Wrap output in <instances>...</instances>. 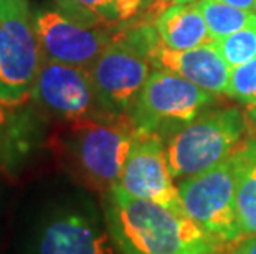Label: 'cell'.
<instances>
[{"mask_svg": "<svg viewBox=\"0 0 256 254\" xmlns=\"http://www.w3.org/2000/svg\"><path fill=\"white\" fill-rule=\"evenodd\" d=\"M106 226L121 254H215L216 248L185 213L112 187L102 197Z\"/></svg>", "mask_w": 256, "mask_h": 254, "instance_id": "obj_1", "label": "cell"}, {"mask_svg": "<svg viewBox=\"0 0 256 254\" xmlns=\"http://www.w3.org/2000/svg\"><path fill=\"white\" fill-rule=\"evenodd\" d=\"M136 134L129 116L100 114L70 122L60 147L84 187L106 193L121 178Z\"/></svg>", "mask_w": 256, "mask_h": 254, "instance_id": "obj_2", "label": "cell"}, {"mask_svg": "<svg viewBox=\"0 0 256 254\" xmlns=\"http://www.w3.org/2000/svg\"><path fill=\"white\" fill-rule=\"evenodd\" d=\"M159 41L156 26L140 25L114 36L90 68L104 112L129 116L150 76V50Z\"/></svg>", "mask_w": 256, "mask_h": 254, "instance_id": "obj_3", "label": "cell"}, {"mask_svg": "<svg viewBox=\"0 0 256 254\" xmlns=\"http://www.w3.org/2000/svg\"><path fill=\"white\" fill-rule=\"evenodd\" d=\"M248 117L238 107L206 109L166 140L176 180L202 174L232 157L243 144Z\"/></svg>", "mask_w": 256, "mask_h": 254, "instance_id": "obj_4", "label": "cell"}, {"mask_svg": "<svg viewBox=\"0 0 256 254\" xmlns=\"http://www.w3.org/2000/svg\"><path fill=\"white\" fill-rule=\"evenodd\" d=\"M185 215L214 243L216 250H233L243 240L236 213V180L233 159L178 182Z\"/></svg>", "mask_w": 256, "mask_h": 254, "instance_id": "obj_5", "label": "cell"}, {"mask_svg": "<svg viewBox=\"0 0 256 254\" xmlns=\"http://www.w3.org/2000/svg\"><path fill=\"white\" fill-rule=\"evenodd\" d=\"M43 56L26 0H0V104L32 96Z\"/></svg>", "mask_w": 256, "mask_h": 254, "instance_id": "obj_6", "label": "cell"}, {"mask_svg": "<svg viewBox=\"0 0 256 254\" xmlns=\"http://www.w3.org/2000/svg\"><path fill=\"white\" fill-rule=\"evenodd\" d=\"M215 94L166 69H154L129 112L138 132L168 139L215 104Z\"/></svg>", "mask_w": 256, "mask_h": 254, "instance_id": "obj_7", "label": "cell"}, {"mask_svg": "<svg viewBox=\"0 0 256 254\" xmlns=\"http://www.w3.org/2000/svg\"><path fill=\"white\" fill-rule=\"evenodd\" d=\"M34 20L42 56L48 61L91 68L112 40L102 26L81 23L60 7H43Z\"/></svg>", "mask_w": 256, "mask_h": 254, "instance_id": "obj_8", "label": "cell"}, {"mask_svg": "<svg viewBox=\"0 0 256 254\" xmlns=\"http://www.w3.org/2000/svg\"><path fill=\"white\" fill-rule=\"evenodd\" d=\"M32 98L50 114L66 122L110 114L100 104L90 68L43 59Z\"/></svg>", "mask_w": 256, "mask_h": 254, "instance_id": "obj_9", "label": "cell"}, {"mask_svg": "<svg viewBox=\"0 0 256 254\" xmlns=\"http://www.w3.org/2000/svg\"><path fill=\"white\" fill-rule=\"evenodd\" d=\"M129 195L185 213L178 187L168 167L166 142L159 134L138 132L118 182Z\"/></svg>", "mask_w": 256, "mask_h": 254, "instance_id": "obj_10", "label": "cell"}, {"mask_svg": "<svg viewBox=\"0 0 256 254\" xmlns=\"http://www.w3.org/2000/svg\"><path fill=\"white\" fill-rule=\"evenodd\" d=\"M110 230L91 215L56 213L48 218L35 238V254H116Z\"/></svg>", "mask_w": 256, "mask_h": 254, "instance_id": "obj_11", "label": "cell"}, {"mask_svg": "<svg viewBox=\"0 0 256 254\" xmlns=\"http://www.w3.org/2000/svg\"><path fill=\"white\" fill-rule=\"evenodd\" d=\"M150 61L156 69L176 73L212 94H226L232 68L216 50L215 43L177 51L159 40L150 50Z\"/></svg>", "mask_w": 256, "mask_h": 254, "instance_id": "obj_12", "label": "cell"}, {"mask_svg": "<svg viewBox=\"0 0 256 254\" xmlns=\"http://www.w3.org/2000/svg\"><path fill=\"white\" fill-rule=\"evenodd\" d=\"M154 25L159 40L170 50L185 51L214 43L197 3L167 5L157 15Z\"/></svg>", "mask_w": 256, "mask_h": 254, "instance_id": "obj_13", "label": "cell"}, {"mask_svg": "<svg viewBox=\"0 0 256 254\" xmlns=\"http://www.w3.org/2000/svg\"><path fill=\"white\" fill-rule=\"evenodd\" d=\"M236 180V213L244 238L256 236V137H246L232 155Z\"/></svg>", "mask_w": 256, "mask_h": 254, "instance_id": "obj_14", "label": "cell"}, {"mask_svg": "<svg viewBox=\"0 0 256 254\" xmlns=\"http://www.w3.org/2000/svg\"><path fill=\"white\" fill-rule=\"evenodd\" d=\"M197 7L205 18L212 41H218L235 33L256 18V13L232 7L220 0H200L197 2Z\"/></svg>", "mask_w": 256, "mask_h": 254, "instance_id": "obj_15", "label": "cell"}, {"mask_svg": "<svg viewBox=\"0 0 256 254\" xmlns=\"http://www.w3.org/2000/svg\"><path fill=\"white\" fill-rule=\"evenodd\" d=\"M83 7L100 26L121 25L134 18L144 8L150 7V0H73Z\"/></svg>", "mask_w": 256, "mask_h": 254, "instance_id": "obj_16", "label": "cell"}, {"mask_svg": "<svg viewBox=\"0 0 256 254\" xmlns=\"http://www.w3.org/2000/svg\"><path fill=\"white\" fill-rule=\"evenodd\" d=\"M214 43L232 69L242 66L256 56V18L244 28Z\"/></svg>", "mask_w": 256, "mask_h": 254, "instance_id": "obj_17", "label": "cell"}, {"mask_svg": "<svg viewBox=\"0 0 256 254\" xmlns=\"http://www.w3.org/2000/svg\"><path fill=\"white\" fill-rule=\"evenodd\" d=\"M226 96L243 104H256V56L232 69Z\"/></svg>", "mask_w": 256, "mask_h": 254, "instance_id": "obj_18", "label": "cell"}, {"mask_svg": "<svg viewBox=\"0 0 256 254\" xmlns=\"http://www.w3.org/2000/svg\"><path fill=\"white\" fill-rule=\"evenodd\" d=\"M232 254H256V236L242 240L232 250Z\"/></svg>", "mask_w": 256, "mask_h": 254, "instance_id": "obj_19", "label": "cell"}, {"mask_svg": "<svg viewBox=\"0 0 256 254\" xmlns=\"http://www.w3.org/2000/svg\"><path fill=\"white\" fill-rule=\"evenodd\" d=\"M220 2L232 5V7L246 10V12L256 13V0H220Z\"/></svg>", "mask_w": 256, "mask_h": 254, "instance_id": "obj_20", "label": "cell"}, {"mask_svg": "<svg viewBox=\"0 0 256 254\" xmlns=\"http://www.w3.org/2000/svg\"><path fill=\"white\" fill-rule=\"evenodd\" d=\"M246 117H248V122L252 124V129L256 134V104L246 106Z\"/></svg>", "mask_w": 256, "mask_h": 254, "instance_id": "obj_21", "label": "cell"}, {"mask_svg": "<svg viewBox=\"0 0 256 254\" xmlns=\"http://www.w3.org/2000/svg\"><path fill=\"white\" fill-rule=\"evenodd\" d=\"M172 2H174V0H156L154 7L160 12V10H164V8L167 7V5H170Z\"/></svg>", "mask_w": 256, "mask_h": 254, "instance_id": "obj_22", "label": "cell"}, {"mask_svg": "<svg viewBox=\"0 0 256 254\" xmlns=\"http://www.w3.org/2000/svg\"><path fill=\"white\" fill-rule=\"evenodd\" d=\"M5 121H7V114H5L4 104H0V131H2V129H4Z\"/></svg>", "mask_w": 256, "mask_h": 254, "instance_id": "obj_23", "label": "cell"}, {"mask_svg": "<svg viewBox=\"0 0 256 254\" xmlns=\"http://www.w3.org/2000/svg\"><path fill=\"white\" fill-rule=\"evenodd\" d=\"M200 0H174L172 3H180V5H187V3H197Z\"/></svg>", "mask_w": 256, "mask_h": 254, "instance_id": "obj_24", "label": "cell"}, {"mask_svg": "<svg viewBox=\"0 0 256 254\" xmlns=\"http://www.w3.org/2000/svg\"><path fill=\"white\" fill-rule=\"evenodd\" d=\"M156 2V0H150V3H154Z\"/></svg>", "mask_w": 256, "mask_h": 254, "instance_id": "obj_25", "label": "cell"}, {"mask_svg": "<svg viewBox=\"0 0 256 254\" xmlns=\"http://www.w3.org/2000/svg\"><path fill=\"white\" fill-rule=\"evenodd\" d=\"M215 254H216V253H215Z\"/></svg>", "mask_w": 256, "mask_h": 254, "instance_id": "obj_26", "label": "cell"}]
</instances>
